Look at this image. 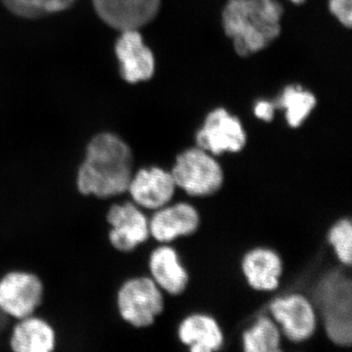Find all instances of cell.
Segmentation results:
<instances>
[{
  "mask_svg": "<svg viewBox=\"0 0 352 352\" xmlns=\"http://www.w3.org/2000/svg\"><path fill=\"white\" fill-rule=\"evenodd\" d=\"M135 171L131 146L118 134L100 132L88 141L75 173V188L80 196L111 201L126 196Z\"/></svg>",
  "mask_w": 352,
  "mask_h": 352,
  "instance_id": "cell-1",
  "label": "cell"
},
{
  "mask_svg": "<svg viewBox=\"0 0 352 352\" xmlns=\"http://www.w3.org/2000/svg\"><path fill=\"white\" fill-rule=\"evenodd\" d=\"M56 329L39 314L13 321L7 337V349L13 352L56 351Z\"/></svg>",
  "mask_w": 352,
  "mask_h": 352,
  "instance_id": "cell-13",
  "label": "cell"
},
{
  "mask_svg": "<svg viewBox=\"0 0 352 352\" xmlns=\"http://www.w3.org/2000/svg\"><path fill=\"white\" fill-rule=\"evenodd\" d=\"M177 338L191 352L219 351L226 344V336L219 321L204 312L184 317L178 325Z\"/></svg>",
  "mask_w": 352,
  "mask_h": 352,
  "instance_id": "cell-17",
  "label": "cell"
},
{
  "mask_svg": "<svg viewBox=\"0 0 352 352\" xmlns=\"http://www.w3.org/2000/svg\"><path fill=\"white\" fill-rule=\"evenodd\" d=\"M198 147L215 157L226 153L236 154L247 144V133L239 119L224 109L208 113L203 126L196 134Z\"/></svg>",
  "mask_w": 352,
  "mask_h": 352,
  "instance_id": "cell-9",
  "label": "cell"
},
{
  "mask_svg": "<svg viewBox=\"0 0 352 352\" xmlns=\"http://www.w3.org/2000/svg\"><path fill=\"white\" fill-rule=\"evenodd\" d=\"M116 310L122 323L132 329H148L166 307L164 294L149 275H133L120 282L116 291Z\"/></svg>",
  "mask_w": 352,
  "mask_h": 352,
  "instance_id": "cell-4",
  "label": "cell"
},
{
  "mask_svg": "<svg viewBox=\"0 0 352 352\" xmlns=\"http://www.w3.org/2000/svg\"><path fill=\"white\" fill-rule=\"evenodd\" d=\"M276 108L284 109L286 120L291 127L302 126L303 122L312 112L316 99L311 92L302 89L298 85L285 88L281 96L274 102Z\"/></svg>",
  "mask_w": 352,
  "mask_h": 352,
  "instance_id": "cell-19",
  "label": "cell"
},
{
  "mask_svg": "<svg viewBox=\"0 0 352 352\" xmlns=\"http://www.w3.org/2000/svg\"><path fill=\"white\" fill-rule=\"evenodd\" d=\"M201 215L196 207L186 201L168 204L154 210L149 217L150 238L159 244H170L199 230Z\"/></svg>",
  "mask_w": 352,
  "mask_h": 352,
  "instance_id": "cell-11",
  "label": "cell"
},
{
  "mask_svg": "<svg viewBox=\"0 0 352 352\" xmlns=\"http://www.w3.org/2000/svg\"><path fill=\"white\" fill-rule=\"evenodd\" d=\"M270 316L282 336L294 344L311 339L318 328L319 317L311 298L302 293L278 296L270 302Z\"/></svg>",
  "mask_w": 352,
  "mask_h": 352,
  "instance_id": "cell-8",
  "label": "cell"
},
{
  "mask_svg": "<svg viewBox=\"0 0 352 352\" xmlns=\"http://www.w3.org/2000/svg\"><path fill=\"white\" fill-rule=\"evenodd\" d=\"M329 244L333 254L344 267H351L352 263V223L347 217H342L329 229Z\"/></svg>",
  "mask_w": 352,
  "mask_h": 352,
  "instance_id": "cell-21",
  "label": "cell"
},
{
  "mask_svg": "<svg viewBox=\"0 0 352 352\" xmlns=\"http://www.w3.org/2000/svg\"><path fill=\"white\" fill-rule=\"evenodd\" d=\"M283 7L277 0H230L222 14L227 36L241 56L267 47L281 32Z\"/></svg>",
  "mask_w": 352,
  "mask_h": 352,
  "instance_id": "cell-2",
  "label": "cell"
},
{
  "mask_svg": "<svg viewBox=\"0 0 352 352\" xmlns=\"http://www.w3.org/2000/svg\"><path fill=\"white\" fill-rule=\"evenodd\" d=\"M241 270L250 288L258 292H273L279 288L284 263L276 251L256 247L243 256Z\"/></svg>",
  "mask_w": 352,
  "mask_h": 352,
  "instance_id": "cell-15",
  "label": "cell"
},
{
  "mask_svg": "<svg viewBox=\"0 0 352 352\" xmlns=\"http://www.w3.org/2000/svg\"><path fill=\"white\" fill-rule=\"evenodd\" d=\"M161 0H94L106 24L120 32L138 30L156 17Z\"/></svg>",
  "mask_w": 352,
  "mask_h": 352,
  "instance_id": "cell-12",
  "label": "cell"
},
{
  "mask_svg": "<svg viewBox=\"0 0 352 352\" xmlns=\"http://www.w3.org/2000/svg\"><path fill=\"white\" fill-rule=\"evenodd\" d=\"M116 54L119 59L120 74L127 82L136 83L152 78L154 56L138 30L122 32L116 44Z\"/></svg>",
  "mask_w": 352,
  "mask_h": 352,
  "instance_id": "cell-16",
  "label": "cell"
},
{
  "mask_svg": "<svg viewBox=\"0 0 352 352\" xmlns=\"http://www.w3.org/2000/svg\"><path fill=\"white\" fill-rule=\"evenodd\" d=\"M12 323L13 320L0 310V349H2V344H7V337Z\"/></svg>",
  "mask_w": 352,
  "mask_h": 352,
  "instance_id": "cell-24",
  "label": "cell"
},
{
  "mask_svg": "<svg viewBox=\"0 0 352 352\" xmlns=\"http://www.w3.org/2000/svg\"><path fill=\"white\" fill-rule=\"evenodd\" d=\"M104 220L109 245L120 254H131L150 239L149 217L129 199L110 201Z\"/></svg>",
  "mask_w": 352,
  "mask_h": 352,
  "instance_id": "cell-7",
  "label": "cell"
},
{
  "mask_svg": "<svg viewBox=\"0 0 352 352\" xmlns=\"http://www.w3.org/2000/svg\"><path fill=\"white\" fill-rule=\"evenodd\" d=\"M170 170L161 166H143L134 171L126 195L144 210L154 212L173 201L176 193Z\"/></svg>",
  "mask_w": 352,
  "mask_h": 352,
  "instance_id": "cell-10",
  "label": "cell"
},
{
  "mask_svg": "<svg viewBox=\"0 0 352 352\" xmlns=\"http://www.w3.org/2000/svg\"><path fill=\"white\" fill-rule=\"evenodd\" d=\"M76 0H2L7 9L24 18H38L69 8Z\"/></svg>",
  "mask_w": 352,
  "mask_h": 352,
  "instance_id": "cell-20",
  "label": "cell"
},
{
  "mask_svg": "<svg viewBox=\"0 0 352 352\" xmlns=\"http://www.w3.org/2000/svg\"><path fill=\"white\" fill-rule=\"evenodd\" d=\"M289 1H292L295 4H302L305 1V0H289Z\"/></svg>",
  "mask_w": 352,
  "mask_h": 352,
  "instance_id": "cell-25",
  "label": "cell"
},
{
  "mask_svg": "<svg viewBox=\"0 0 352 352\" xmlns=\"http://www.w3.org/2000/svg\"><path fill=\"white\" fill-rule=\"evenodd\" d=\"M281 331L268 315H261L243 332L242 346L245 352H279L282 349Z\"/></svg>",
  "mask_w": 352,
  "mask_h": 352,
  "instance_id": "cell-18",
  "label": "cell"
},
{
  "mask_svg": "<svg viewBox=\"0 0 352 352\" xmlns=\"http://www.w3.org/2000/svg\"><path fill=\"white\" fill-rule=\"evenodd\" d=\"M329 8L344 27H351L352 0H330Z\"/></svg>",
  "mask_w": 352,
  "mask_h": 352,
  "instance_id": "cell-22",
  "label": "cell"
},
{
  "mask_svg": "<svg viewBox=\"0 0 352 352\" xmlns=\"http://www.w3.org/2000/svg\"><path fill=\"white\" fill-rule=\"evenodd\" d=\"M170 173L177 189L195 198L215 195L226 179L217 157L198 146L180 153Z\"/></svg>",
  "mask_w": 352,
  "mask_h": 352,
  "instance_id": "cell-5",
  "label": "cell"
},
{
  "mask_svg": "<svg viewBox=\"0 0 352 352\" xmlns=\"http://www.w3.org/2000/svg\"><path fill=\"white\" fill-rule=\"evenodd\" d=\"M148 271L153 281L166 295H182L188 287V271L175 248L170 244H160L150 252Z\"/></svg>",
  "mask_w": 352,
  "mask_h": 352,
  "instance_id": "cell-14",
  "label": "cell"
},
{
  "mask_svg": "<svg viewBox=\"0 0 352 352\" xmlns=\"http://www.w3.org/2000/svg\"><path fill=\"white\" fill-rule=\"evenodd\" d=\"M45 296V286L38 274L14 268L0 276V310L16 321L36 314Z\"/></svg>",
  "mask_w": 352,
  "mask_h": 352,
  "instance_id": "cell-6",
  "label": "cell"
},
{
  "mask_svg": "<svg viewBox=\"0 0 352 352\" xmlns=\"http://www.w3.org/2000/svg\"><path fill=\"white\" fill-rule=\"evenodd\" d=\"M275 109L276 106L274 102L258 101L254 106V115L258 119L263 120L264 122H271L274 117Z\"/></svg>",
  "mask_w": 352,
  "mask_h": 352,
  "instance_id": "cell-23",
  "label": "cell"
},
{
  "mask_svg": "<svg viewBox=\"0 0 352 352\" xmlns=\"http://www.w3.org/2000/svg\"><path fill=\"white\" fill-rule=\"evenodd\" d=\"M326 336L332 344H352V281L342 268L331 270L315 284L311 298Z\"/></svg>",
  "mask_w": 352,
  "mask_h": 352,
  "instance_id": "cell-3",
  "label": "cell"
}]
</instances>
